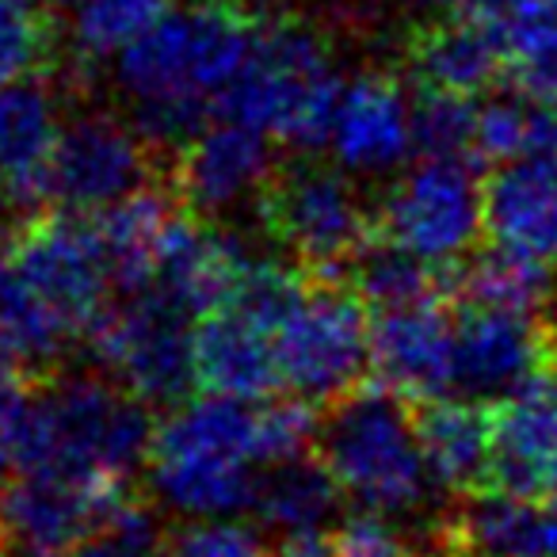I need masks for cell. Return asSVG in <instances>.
<instances>
[{"mask_svg":"<svg viewBox=\"0 0 557 557\" xmlns=\"http://www.w3.org/2000/svg\"><path fill=\"white\" fill-rule=\"evenodd\" d=\"M245 0L172 4L115 58V85L149 141H187L207 126L256 39Z\"/></svg>","mask_w":557,"mask_h":557,"instance_id":"6da1fadb","label":"cell"},{"mask_svg":"<svg viewBox=\"0 0 557 557\" xmlns=\"http://www.w3.org/2000/svg\"><path fill=\"white\" fill-rule=\"evenodd\" d=\"M271 466L263 397L202 394L153 428L146 470L157 500L187 519L240 516Z\"/></svg>","mask_w":557,"mask_h":557,"instance_id":"7a4b0ae2","label":"cell"},{"mask_svg":"<svg viewBox=\"0 0 557 557\" xmlns=\"http://www.w3.org/2000/svg\"><path fill=\"white\" fill-rule=\"evenodd\" d=\"M146 409L111 379H58L12 412V458L20 470L123 488L149 458L153 424Z\"/></svg>","mask_w":557,"mask_h":557,"instance_id":"3957f363","label":"cell"},{"mask_svg":"<svg viewBox=\"0 0 557 557\" xmlns=\"http://www.w3.org/2000/svg\"><path fill=\"white\" fill-rule=\"evenodd\" d=\"M344 77L329 39L298 16L256 24V39L218 115L268 134L275 146H329Z\"/></svg>","mask_w":557,"mask_h":557,"instance_id":"277c9868","label":"cell"},{"mask_svg":"<svg viewBox=\"0 0 557 557\" xmlns=\"http://www.w3.org/2000/svg\"><path fill=\"white\" fill-rule=\"evenodd\" d=\"M321 462L344 496L382 516H409L435 485L417 424L386 386L351 389L333 405L321 428Z\"/></svg>","mask_w":557,"mask_h":557,"instance_id":"5b68a950","label":"cell"},{"mask_svg":"<svg viewBox=\"0 0 557 557\" xmlns=\"http://www.w3.org/2000/svg\"><path fill=\"white\" fill-rule=\"evenodd\" d=\"M278 386L302 401H341L371 367V321L359 298L302 287L275 321Z\"/></svg>","mask_w":557,"mask_h":557,"instance_id":"8992f818","label":"cell"},{"mask_svg":"<svg viewBox=\"0 0 557 557\" xmlns=\"http://www.w3.org/2000/svg\"><path fill=\"white\" fill-rule=\"evenodd\" d=\"M379 230L401 252L450 268L485 230V187L466 157H420L382 199Z\"/></svg>","mask_w":557,"mask_h":557,"instance_id":"52a82bcc","label":"cell"},{"mask_svg":"<svg viewBox=\"0 0 557 557\" xmlns=\"http://www.w3.org/2000/svg\"><path fill=\"white\" fill-rule=\"evenodd\" d=\"M187 321L161 290H138L123 306H108L85 344L126 394L146 405H176L195 382V333Z\"/></svg>","mask_w":557,"mask_h":557,"instance_id":"ba28073f","label":"cell"},{"mask_svg":"<svg viewBox=\"0 0 557 557\" xmlns=\"http://www.w3.org/2000/svg\"><path fill=\"white\" fill-rule=\"evenodd\" d=\"M263 225L298 263L318 271H336L356 263L371 245V214L351 184L336 169H290L275 176L263 191Z\"/></svg>","mask_w":557,"mask_h":557,"instance_id":"9c48e42d","label":"cell"},{"mask_svg":"<svg viewBox=\"0 0 557 557\" xmlns=\"http://www.w3.org/2000/svg\"><path fill=\"white\" fill-rule=\"evenodd\" d=\"M290 306V283L256 271L225 310L202 318L195 333V382L207 394L268 397L278 386L275 321Z\"/></svg>","mask_w":557,"mask_h":557,"instance_id":"30bf717a","label":"cell"},{"mask_svg":"<svg viewBox=\"0 0 557 557\" xmlns=\"http://www.w3.org/2000/svg\"><path fill=\"white\" fill-rule=\"evenodd\" d=\"M146 134L111 111H85L62 123L47 172L42 202H58L70 214H92L131 199L146 187Z\"/></svg>","mask_w":557,"mask_h":557,"instance_id":"8fae6325","label":"cell"},{"mask_svg":"<svg viewBox=\"0 0 557 557\" xmlns=\"http://www.w3.org/2000/svg\"><path fill=\"white\" fill-rule=\"evenodd\" d=\"M123 504V488L20 470L0 488V557H70Z\"/></svg>","mask_w":557,"mask_h":557,"instance_id":"7c38bea8","label":"cell"},{"mask_svg":"<svg viewBox=\"0 0 557 557\" xmlns=\"http://www.w3.org/2000/svg\"><path fill=\"white\" fill-rule=\"evenodd\" d=\"M275 180V141L237 119H218L180 141L176 191L202 214H225L248 199H263Z\"/></svg>","mask_w":557,"mask_h":557,"instance_id":"4fadbf2b","label":"cell"},{"mask_svg":"<svg viewBox=\"0 0 557 557\" xmlns=\"http://www.w3.org/2000/svg\"><path fill=\"white\" fill-rule=\"evenodd\" d=\"M557 344L539 325V313L466 306L455 321V386L470 397H511L542 379Z\"/></svg>","mask_w":557,"mask_h":557,"instance_id":"5bb4252c","label":"cell"},{"mask_svg":"<svg viewBox=\"0 0 557 557\" xmlns=\"http://www.w3.org/2000/svg\"><path fill=\"white\" fill-rule=\"evenodd\" d=\"M329 149L351 176H386L417 153L412 103L394 73L363 70L344 85Z\"/></svg>","mask_w":557,"mask_h":557,"instance_id":"9a60e30c","label":"cell"},{"mask_svg":"<svg viewBox=\"0 0 557 557\" xmlns=\"http://www.w3.org/2000/svg\"><path fill=\"white\" fill-rule=\"evenodd\" d=\"M371 367L379 386L397 397H447L455 389V321L440 298L379 310L371 325Z\"/></svg>","mask_w":557,"mask_h":557,"instance_id":"2e32d148","label":"cell"},{"mask_svg":"<svg viewBox=\"0 0 557 557\" xmlns=\"http://www.w3.org/2000/svg\"><path fill=\"white\" fill-rule=\"evenodd\" d=\"M252 268L256 256L237 233L180 218L164 248L153 290H161L187 318H210L240 295Z\"/></svg>","mask_w":557,"mask_h":557,"instance_id":"e0dca14e","label":"cell"},{"mask_svg":"<svg viewBox=\"0 0 557 557\" xmlns=\"http://www.w3.org/2000/svg\"><path fill=\"white\" fill-rule=\"evenodd\" d=\"M485 233L496 248L557 260V153L496 164L485 184Z\"/></svg>","mask_w":557,"mask_h":557,"instance_id":"ac0fdd59","label":"cell"},{"mask_svg":"<svg viewBox=\"0 0 557 557\" xmlns=\"http://www.w3.org/2000/svg\"><path fill=\"white\" fill-rule=\"evenodd\" d=\"M496 488L523 496H557V382L534 379L504 397L493 417Z\"/></svg>","mask_w":557,"mask_h":557,"instance_id":"d6986e66","label":"cell"},{"mask_svg":"<svg viewBox=\"0 0 557 557\" xmlns=\"http://www.w3.org/2000/svg\"><path fill=\"white\" fill-rule=\"evenodd\" d=\"M409 70L428 92L450 96H478L500 77L504 70V42L496 27L478 12L447 16L420 24L409 35Z\"/></svg>","mask_w":557,"mask_h":557,"instance_id":"ffe728a7","label":"cell"},{"mask_svg":"<svg viewBox=\"0 0 557 557\" xmlns=\"http://www.w3.org/2000/svg\"><path fill=\"white\" fill-rule=\"evenodd\" d=\"M58 134V100L42 81L24 77L0 88V187L12 199L39 202L47 195Z\"/></svg>","mask_w":557,"mask_h":557,"instance_id":"44dd1931","label":"cell"},{"mask_svg":"<svg viewBox=\"0 0 557 557\" xmlns=\"http://www.w3.org/2000/svg\"><path fill=\"white\" fill-rule=\"evenodd\" d=\"M455 546L466 557H557V496L496 488L458 516Z\"/></svg>","mask_w":557,"mask_h":557,"instance_id":"7402d4cb","label":"cell"},{"mask_svg":"<svg viewBox=\"0 0 557 557\" xmlns=\"http://www.w3.org/2000/svg\"><path fill=\"white\" fill-rule=\"evenodd\" d=\"M176 222L180 214L169 207V199H161L157 191H146V187L134 191L131 199L100 210L96 237H100L111 283L119 290H126V295L153 290Z\"/></svg>","mask_w":557,"mask_h":557,"instance_id":"603a6c76","label":"cell"},{"mask_svg":"<svg viewBox=\"0 0 557 557\" xmlns=\"http://www.w3.org/2000/svg\"><path fill=\"white\" fill-rule=\"evenodd\" d=\"M420 450H424L428 473L447 493H466L493 478V417L478 401H447L435 397L424 405L417 420Z\"/></svg>","mask_w":557,"mask_h":557,"instance_id":"cb8c5ba5","label":"cell"},{"mask_svg":"<svg viewBox=\"0 0 557 557\" xmlns=\"http://www.w3.org/2000/svg\"><path fill=\"white\" fill-rule=\"evenodd\" d=\"M341 485L325 462L313 458H287L260 473L256 504L260 519L278 534H321L341 511Z\"/></svg>","mask_w":557,"mask_h":557,"instance_id":"d4e9b609","label":"cell"},{"mask_svg":"<svg viewBox=\"0 0 557 557\" xmlns=\"http://www.w3.org/2000/svg\"><path fill=\"white\" fill-rule=\"evenodd\" d=\"M73 344H81V336L42 302L24 271L0 248V356L27 371L58 363Z\"/></svg>","mask_w":557,"mask_h":557,"instance_id":"484cf974","label":"cell"},{"mask_svg":"<svg viewBox=\"0 0 557 557\" xmlns=\"http://www.w3.org/2000/svg\"><path fill=\"white\" fill-rule=\"evenodd\" d=\"M172 0H70V42L85 62H115L138 42Z\"/></svg>","mask_w":557,"mask_h":557,"instance_id":"4316f807","label":"cell"},{"mask_svg":"<svg viewBox=\"0 0 557 557\" xmlns=\"http://www.w3.org/2000/svg\"><path fill=\"white\" fill-rule=\"evenodd\" d=\"M504 42V70L523 100L557 111V9L531 12L496 27Z\"/></svg>","mask_w":557,"mask_h":557,"instance_id":"83f0119b","label":"cell"},{"mask_svg":"<svg viewBox=\"0 0 557 557\" xmlns=\"http://www.w3.org/2000/svg\"><path fill=\"white\" fill-rule=\"evenodd\" d=\"M462 290L473 306H496V310L539 313L549 302V268L531 256L493 248L470 263Z\"/></svg>","mask_w":557,"mask_h":557,"instance_id":"f1b7e54d","label":"cell"},{"mask_svg":"<svg viewBox=\"0 0 557 557\" xmlns=\"http://www.w3.org/2000/svg\"><path fill=\"white\" fill-rule=\"evenodd\" d=\"M432 263L417 260V256L401 252L397 245L382 240V245H367L356 260V283L359 295L374 306V310H397V306L428 302L440 298V278H435Z\"/></svg>","mask_w":557,"mask_h":557,"instance_id":"f546056e","label":"cell"},{"mask_svg":"<svg viewBox=\"0 0 557 557\" xmlns=\"http://www.w3.org/2000/svg\"><path fill=\"white\" fill-rule=\"evenodd\" d=\"M50 0H0V88L35 77L54 54Z\"/></svg>","mask_w":557,"mask_h":557,"instance_id":"4dcf8cb0","label":"cell"},{"mask_svg":"<svg viewBox=\"0 0 557 557\" xmlns=\"http://www.w3.org/2000/svg\"><path fill=\"white\" fill-rule=\"evenodd\" d=\"M542 146V108L523 96H504L478 108V131H473V153L493 164L516 161V157L539 153Z\"/></svg>","mask_w":557,"mask_h":557,"instance_id":"1f68e13d","label":"cell"},{"mask_svg":"<svg viewBox=\"0 0 557 557\" xmlns=\"http://www.w3.org/2000/svg\"><path fill=\"white\" fill-rule=\"evenodd\" d=\"M420 157H466L473 153V131H478V108L470 96L428 92L412 108Z\"/></svg>","mask_w":557,"mask_h":557,"instance_id":"d6a6232c","label":"cell"},{"mask_svg":"<svg viewBox=\"0 0 557 557\" xmlns=\"http://www.w3.org/2000/svg\"><path fill=\"white\" fill-rule=\"evenodd\" d=\"M164 557H268L263 534L237 516L187 519L169 534Z\"/></svg>","mask_w":557,"mask_h":557,"instance_id":"836d02e7","label":"cell"},{"mask_svg":"<svg viewBox=\"0 0 557 557\" xmlns=\"http://www.w3.org/2000/svg\"><path fill=\"white\" fill-rule=\"evenodd\" d=\"M70 557H164V546H161V531H157V519L146 508L123 504Z\"/></svg>","mask_w":557,"mask_h":557,"instance_id":"e575fe53","label":"cell"},{"mask_svg":"<svg viewBox=\"0 0 557 557\" xmlns=\"http://www.w3.org/2000/svg\"><path fill=\"white\" fill-rule=\"evenodd\" d=\"M336 554L341 557H397V554H405L401 531L394 527V516L359 508V516H351L348 523L341 527Z\"/></svg>","mask_w":557,"mask_h":557,"instance_id":"d590c367","label":"cell"},{"mask_svg":"<svg viewBox=\"0 0 557 557\" xmlns=\"http://www.w3.org/2000/svg\"><path fill=\"white\" fill-rule=\"evenodd\" d=\"M268 557H341V554H336L321 534H290V539H283V546Z\"/></svg>","mask_w":557,"mask_h":557,"instance_id":"8d00e7d4","label":"cell"},{"mask_svg":"<svg viewBox=\"0 0 557 557\" xmlns=\"http://www.w3.org/2000/svg\"><path fill=\"white\" fill-rule=\"evenodd\" d=\"M367 4H394V0H367Z\"/></svg>","mask_w":557,"mask_h":557,"instance_id":"74e56055","label":"cell"},{"mask_svg":"<svg viewBox=\"0 0 557 557\" xmlns=\"http://www.w3.org/2000/svg\"><path fill=\"white\" fill-rule=\"evenodd\" d=\"M397 557H409V554H397Z\"/></svg>","mask_w":557,"mask_h":557,"instance_id":"f35d334b","label":"cell"},{"mask_svg":"<svg viewBox=\"0 0 557 557\" xmlns=\"http://www.w3.org/2000/svg\"><path fill=\"white\" fill-rule=\"evenodd\" d=\"M554 356H557V348H554Z\"/></svg>","mask_w":557,"mask_h":557,"instance_id":"ab89813d","label":"cell"}]
</instances>
